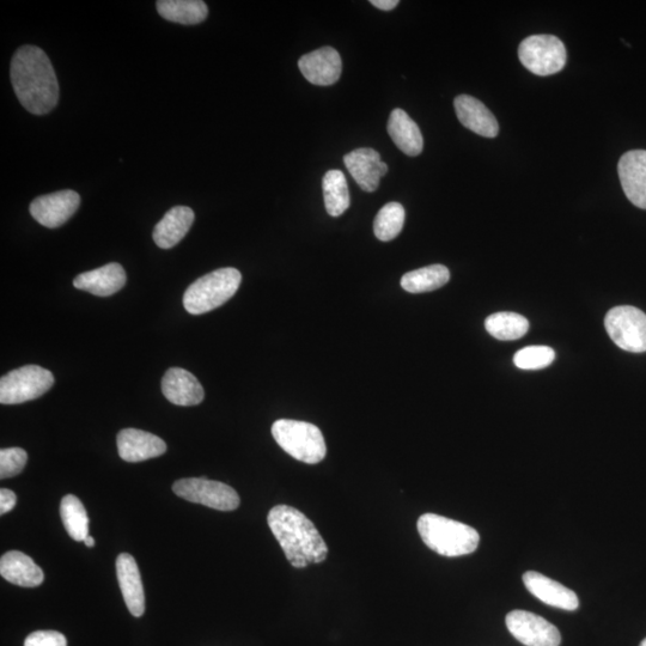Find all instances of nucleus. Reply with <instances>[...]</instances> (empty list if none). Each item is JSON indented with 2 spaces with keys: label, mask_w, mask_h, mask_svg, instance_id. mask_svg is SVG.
<instances>
[{
  "label": "nucleus",
  "mask_w": 646,
  "mask_h": 646,
  "mask_svg": "<svg viewBox=\"0 0 646 646\" xmlns=\"http://www.w3.org/2000/svg\"><path fill=\"white\" fill-rule=\"evenodd\" d=\"M11 84L21 105L35 115L56 108L59 84L47 54L36 46L18 48L11 60Z\"/></svg>",
  "instance_id": "obj_1"
},
{
  "label": "nucleus",
  "mask_w": 646,
  "mask_h": 646,
  "mask_svg": "<svg viewBox=\"0 0 646 646\" xmlns=\"http://www.w3.org/2000/svg\"><path fill=\"white\" fill-rule=\"evenodd\" d=\"M268 527L282 546L286 559L297 569L325 562L328 547L314 523L300 510L277 505L267 516Z\"/></svg>",
  "instance_id": "obj_2"
},
{
  "label": "nucleus",
  "mask_w": 646,
  "mask_h": 646,
  "mask_svg": "<svg viewBox=\"0 0 646 646\" xmlns=\"http://www.w3.org/2000/svg\"><path fill=\"white\" fill-rule=\"evenodd\" d=\"M417 527L424 544L444 557L467 556L479 546L477 530L441 515L424 514L420 516Z\"/></svg>",
  "instance_id": "obj_3"
},
{
  "label": "nucleus",
  "mask_w": 646,
  "mask_h": 646,
  "mask_svg": "<svg viewBox=\"0 0 646 646\" xmlns=\"http://www.w3.org/2000/svg\"><path fill=\"white\" fill-rule=\"evenodd\" d=\"M241 280L240 271L233 267L219 268L195 280L184 296L187 313L201 315L223 306L239 290Z\"/></svg>",
  "instance_id": "obj_4"
},
{
  "label": "nucleus",
  "mask_w": 646,
  "mask_h": 646,
  "mask_svg": "<svg viewBox=\"0 0 646 646\" xmlns=\"http://www.w3.org/2000/svg\"><path fill=\"white\" fill-rule=\"evenodd\" d=\"M272 435L279 447L298 461L316 465L325 459L326 442L318 426L298 420L280 419L273 424Z\"/></svg>",
  "instance_id": "obj_5"
},
{
  "label": "nucleus",
  "mask_w": 646,
  "mask_h": 646,
  "mask_svg": "<svg viewBox=\"0 0 646 646\" xmlns=\"http://www.w3.org/2000/svg\"><path fill=\"white\" fill-rule=\"evenodd\" d=\"M54 385L50 370L39 365H26L10 371L0 380V402L3 405H18L39 399Z\"/></svg>",
  "instance_id": "obj_6"
},
{
  "label": "nucleus",
  "mask_w": 646,
  "mask_h": 646,
  "mask_svg": "<svg viewBox=\"0 0 646 646\" xmlns=\"http://www.w3.org/2000/svg\"><path fill=\"white\" fill-rule=\"evenodd\" d=\"M518 58L536 76H552L566 64V48L557 36L533 35L521 42Z\"/></svg>",
  "instance_id": "obj_7"
},
{
  "label": "nucleus",
  "mask_w": 646,
  "mask_h": 646,
  "mask_svg": "<svg viewBox=\"0 0 646 646\" xmlns=\"http://www.w3.org/2000/svg\"><path fill=\"white\" fill-rule=\"evenodd\" d=\"M605 327L614 344L627 352L646 351V314L635 307L621 306L609 310Z\"/></svg>",
  "instance_id": "obj_8"
},
{
  "label": "nucleus",
  "mask_w": 646,
  "mask_h": 646,
  "mask_svg": "<svg viewBox=\"0 0 646 646\" xmlns=\"http://www.w3.org/2000/svg\"><path fill=\"white\" fill-rule=\"evenodd\" d=\"M173 491L188 502L219 511H233L240 505V497L233 487L219 481L204 478L181 479L173 485Z\"/></svg>",
  "instance_id": "obj_9"
},
{
  "label": "nucleus",
  "mask_w": 646,
  "mask_h": 646,
  "mask_svg": "<svg viewBox=\"0 0 646 646\" xmlns=\"http://www.w3.org/2000/svg\"><path fill=\"white\" fill-rule=\"evenodd\" d=\"M508 630L526 646H559L562 636L556 626L534 613L513 611L505 618Z\"/></svg>",
  "instance_id": "obj_10"
},
{
  "label": "nucleus",
  "mask_w": 646,
  "mask_h": 646,
  "mask_svg": "<svg viewBox=\"0 0 646 646\" xmlns=\"http://www.w3.org/2000/svg\"><path fill=\"white\" fill-rule=\"evenodd\" d=\"M81 205V197L75 191L65 190L41 195L30 204V213L35 221L46 228L62 227L75 215Z\"/></svg>",
  "instance_id": "obj_11"
},
{
  "label": "nucleus",
  "mask_w": 646,
  "mask_h": 646,
  "mask_svg": "<svg viewBox=\"0 0 646 646\" xmlns=\"http://www.w3.org/2000/svg\"><path fill=\"white\" fill-rule=\"evenodd\" d=\"M344 163L357 185L365 192H375L381 178L388 172V166L381 161L379 152L370 148L351 151L344 157Z\"/></svg>",
  "instance_id": "obj_12"
},
{
  "label": "nucleus",
  "mask_w": 646,
  "mask_h": 646,
  "mask_svg": "<svg viewBox=\"0 0 646 646\" xmlns=\"http://www.w3.org/2000/svg\"><path fill=\"white\" fill-rule=\"evenodd\" d=\"M298 67L309 83L322 87L337 83L343 71L340 54L333 47H322L306 54L298 62Z\"/></svg>",
  "instance_id": "obj_13"
},
{
  "label": "nucleus",
  "mask_w": 646,
  "mask_h": 646,
  "mask_svg": "<svg viewBox=\"0 0 646 646\" xmlns=\"http://www.w3.org/2000/svg\"><path fill=\"white\" fill-rule=\"evenodd\" d=\"M618 172L627 199L639 209L646 210V151L626 152L620 158Z\"/></svg>",
  "instance_id": "obj_14"
},
{
  "label": "nucleus",
  "mask_w": 646,
  "mask_h": 646,
  "mask_svg": "<svg viewBox=\"0 0 646 646\" xmlns=\"http://www.w3.org/2000/svg\"><path fill=\"white\" fill-rule=\"evenodd\" d=\"M523 583L536 599L546 603L548 606L564 609V611H576L580 606V600L575 591L564 587L557 581L551 580L540 572L528 571L523 575Z\"/></svg>",
  "instance_id": "obj_15"
},
{
  "label": "nucleus",
  "mask_w": 646,
  "mask_h": 646,
  "mask_svg": "<svg viewBox=\"0 0 646 646\" xmlns=\"http://www.w3.org/2000/svg\"><path fill=\"white\" fill-rule=\"evenodd\" d=\"M118 452L124 461L142 462L166 453L167 444L150 432L124 429L118 435Z\"/></svg>",
  "instance_id": "obj_16"
},
{
  "label": "nucleus",
  "mask_w": 646,
  "mask_h": 646,
  "mask_svg": "<svg viewBox=\"0 0 646 646\" xmlns=\"http://www.w3.org/2000/svg\"><path fill=\"white\" fill-rule=\"evenodd\" d=\"M455 112L460 123L485 138H496L499 133L498 121L483 102L469 95L457 96Z\"/></svg>",
  "instance_id": "obj_17"
},
{
  "label": "nucleus",
  "mask_w": 646,
  "mask_h": 646,
  "mask_svg": "<svg viewBox=\"0 0 646 646\" xmlns=\"http://www.w3.org/2000/svg\"><path fill=\"white\" fill-rule=\"evenodd\" d=\"M162 392L168 401L178 406H197L205 392L197 377L181 368L169 369L162 379Z\"/></svg>",
  "instance_id": "obj_18"
},
{
  "label": "nucleus",
  "mask_w": 646,
  "mask_h": 646,
  "mask_svg": "<svg viewBox=\"0 0 646 646\" xmlns=\"http://www.w3.org/2000/svg\"><path fill=\"white\" fill-rule=\"evenodd\" d=\"M125 284L126 272L124 267L117 262H111V264L96 268V270L81 273L73 280L76 289L100 297L117 294Z\"/></svg>",
  "instance_id": "obj_19"
},
{
  "label": "nucleus",
  "mask_w": 646,
  "mask_h": 646,
  "mask_svg": "<svg viewBox=\"0 0 646 646\" xmlns=\"http://www.w3.org/2000/svg\"><path fill=\"white\" fill-rule=\"evenodd\" d=\"M117 575L127 608L133 617H142L145 612L144 588L138 565L131 554H120L117 559Z\"/></svg>",
  "instance_id": "obj_20"
},
{
  "label": "nucleus",
  "mask_w": 646,
  "mask_h": 646,
  "mask_svg": "<svg viewBox=\"0 0 646 646\" xmlns=\"http://www.w3.org/2000/svg\"><path fill=\"white\" fill-rule=\"evenodd\" d=\"M194 211L191 207L175 206L158 222L154 230V241L162 249L179 245L194 222Z\"/></svg>",
  "instance_id": "obj_21"
},
{
  "label": "nucleus",
  "mask_w": 646,
  "mask_h": 646,
  "mask_svg": "<svg viewBox=\"0 0 646 646\" xmlns=\"http://www.w3.org/2000/svg\"><path fill=\"white\" fill-rule=\"evenodd\" d=\"M0 575L6 581L24 588H35L44 582V571L34 560L18 551L5 553L0 559Z\"/></svg>",
  "instance_id": "obj_22"
},
{
  "label": "nucleus",
  "mask_w": 646,
  "mask_h": 646,
  "mask_svg": "<svg viewBox=\"0 0 646 646\" xmlns=\"http://www.w3.org/2000/svg\"><path fill=\"white\" fill-rule=\"evenodd\" d=\"M388 133L398 148L407 156L422 154L424 140L422 132L408 114L402 109H394L388 120Z\"/></svg>",
  "instance_id": "obj_23"
},
{
  "label": "nucleus",
  "mask_w": 646,
  "mask_h": 646,
  "mask_svg": "<svg viewBox=\"0 0 646 646\" xmlns=\"http://www.w3.org/2000/svg\"><path fill=\"white\" fill-rule=\"evenodd\" d=\"M156 8L164 20L185 26L204 22L209 15V8L201 0H160Z\"/></svg>",
  "instance_id": "obj_24"
},
{
  "label": "nucleus",
  "mask_w": 646,
  "mask_h": 646,
  "mask_svg": "<svg viewBox=\"0 0 646 646\" xmlns=\"http://www.w3.org/2000/svg\"><path fill=\"white\" fill-rule=\"evenodd\" d=\"M449 279L450 272L446 266L431 265L406 273L401 278V286L410 294H423L442 288Z\"/></svg>",
  "instance_id": "obj_25"
},
{
  "label": "nucleus",
  "mask_w": 646,
  "mask_h": 646,
  "mask_svg": "<svg viewBox=\"0 0 646 646\" xmlns=\"http://www.w3.org/2000/svg\"><path fill=\"white\" fill-rule=\"evenodd\" d=\"M323 197L329 216L339 217L350 207V192L341 170H329L322 181Z\"/></svg>",
  "instance_id": "obj_26"
},
{
  "label": "nucleus",
  "mask_w": 646,
  "mask_h": 646,
  "mask_svg": "<svg viewBox=\"0 0 646 646\" xmlns=\"http://www.w3.org/2000/svg\"><path fill=\"white\" fill-rule=\"evenodd\" d=\"M485 327L493 338L511 341L521 339L527 334L529 322L520 314L503 312L489 316L485 321Z\"/></svg>",
  "instance_id": "obj_27"
},
{
  "label": "nucleus",
  "mask_w": 646,
  "mask_h": 646,
  "mask_svg": "<svg viewBox=\"0 0 646 646\" xmlns=\"http://www.w3.org/2000/svg\"><path fill=\"white\" fill-rule=\"evenodd\" d=\"M60 515L67 534L73 540L83 541L89 536V517L84 505L76 496L67 495L60 505Z\"/></svg>",
  "instance_id": "obj_28"
},
{
  "label": "nucleus",
  "mask_w": 646,
  "mask_h": 646,
  "mask_svg": "<svg viewBox=\"0 0 646 646\" xmlns=\"http://www.w3.org/2000/svg\"><path fill=\"white\" fill-rule=\"evenodd\" d=\"M404 223V206L399 203H389L377 213L374 222L375 236L383 242L392 241L401 233Z\"/></svg>",
  "instance_id": "obj_29"
},
{
  "label": "nucleus",
  "mask_w": 646,
  "mask_h": 646,
  "mask_svg": "<svg viewBox=\"0 0 646 646\" xmlns=\"http://www.w3.org/2000/svg\"><path fill=\"white\" fill-rule=\"evenodd\" d=\"M556 358V352L548 346H528L518 351L514 363L522 370H540L550 367Z\"/></svg>",
  "instance_id": "obj_30"
},
{
  "label": "nucleus",
  "mask_w": 646,
  "mask_h": 646,
  "mask_svg": "<svg viewBox=\"0 0 646 646\" xmlns=\"http://www.w3.org/2000/svg\"><path fill=\"white\" fill-rule=\"evenodd\" d=\"M28 461L26 450L8 448L0 450V478L6 479L20 474Z\"/></svg>",
  "instance_id": "obj_31"
},
{
  "label": "nucleus",
  "mask_w": 646,
  "mask_h": 646,
  "mask_svg": "<svg viewBox=\"0 0 646 646\" xmlns=\"http://www.w3.org/2000/svg\"><path fill=\"white\" fill-rule=\"evenodd\" d=\"M24 646H67V641L57 631H36L27 637Z\"/></svg>",
  "instance_id": "obj_32"
},
{
  "label": "nucleus",
  "mask_w": 646,
  "mask_h": 646,
  "mask_svg": "<svg viewBox=\"0 0 646 646\" xmlns=\"http://www.w3.org/2000/svg\"><path fill=\"white\" fill-rule=\"evenodd\" d=\"M17 498L14 492L8 489L0 491V514L5 515L10 513L15 508Z\"/></svg>",
  "instance_id": "obj_33"
},
{
  "label": "nucleus",
  "mask_w": 646,
  "mask_h": 646,
  "mask_svg": "<svg viewBox=\"0 0 646 646\" xmlns=\"http://www.w3.org/2000/svg\"><path fill=\"white\" fill-rule=\"evenodd\" d=\"M371 5H374L375 8L390 11L396 8L399 5L398 0H371Z\"/></svg>",
  "instance_id": "obj_34"
},
{
  "label": "nucleus",
  "mask_w": 646,
  "mask_h": 646,
  "mask_svg": "<svg viewBox=\"0 0 646 646\" xmlns=\"http://www.w3.org/2000/svg\"><path fill=\"white\" fill-rule=\"evenodd\" d=\"M84 544L87 545L88 547H94L95 540L91 538V536L89 535L88 538L84 540Z\"/></svg>",
  "instance_id": "obj_35"
},
{
  "label": "nucleus",
  "mask_w": 646,
  "mask_h": 646,
  "mask_svg": "<svg viewBox=\"0 0 646 646\" xmlns=\"http://www.w3.org/2000/svg\"><path fill=\"white\" fill-rule=\"evenodd\" d=\"M639 646H646V638L644 639V641Z\"/></svg>",
  "instance_id": "obj_36"
}]
</instances>
